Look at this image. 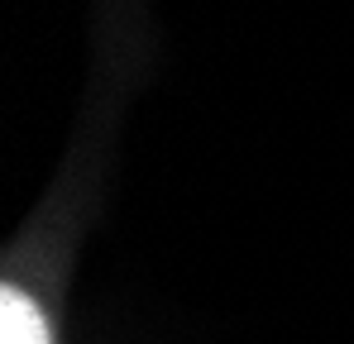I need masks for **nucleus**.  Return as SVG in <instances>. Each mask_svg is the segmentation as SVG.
Here are the masks:
<instances>
[{
  "label": "nucleus",
  "mask_w": 354,
  "mask_h": 344,
  "mask_svg": "<svg viewBox=\"0 0 354 344\" xmlns=\"http://www.w3.org/2000/svg\"><path fill=\"white\" fill-rule=\"evenodd\" d=\"M0 344H48L44 311L19 287H5L0 292Z\"/></svg>",
  "instance_id": "1"
}]
</instances>
